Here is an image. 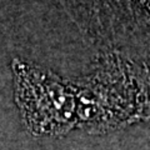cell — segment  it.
Listing matches in <instances>:
<instances>
[{"label": "cell", "mask_w": 150, "mask_h": 150, "mask_svg": "<svg viewBox=\"0 0 150 150\" xmlns=\"http://www.w3.org/2000/svg\"><path fill=\"white\" fill-rule=\"evenodd\" d=\"M142 80H143L144 91L146 93L148 115H150V65H148V64L142 65Z\"/></svg>", "instance_id": "2"}, {"label": "cell", "mask_w": 150, "mask_h": 150, "mask_svg": "<svg viewBox=\"0 0 150 150\" xmlns=\"http://www.w3.org/2000/svg\"><path fill=\"white\" fill-rule=\"evenodd\" d=\"M63 3L85 34L150 60V0H63Z\"/></svg>", "instance_id": "1"}]
</instances>
